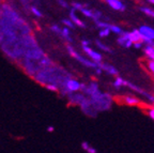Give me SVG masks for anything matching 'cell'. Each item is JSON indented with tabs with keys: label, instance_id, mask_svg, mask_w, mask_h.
<instances>
[{
	"label": "cell",
	"instance_id": "cell-1",
	"mask_svg": "<svg viewBox=\"0 0 154 153\" xmlns=\"http://www.w3.org/2000/svg\"><path fill=\"white\" fill-rule=\"evenodd\" d=\"M139 32L141 33V40L144 44L149 41H154V29L149 26H140L138 28Z\"/></svg>",
	"mask_w": 154,
	"mask_h": 153
},
{
	"label": "cell",
	"instance_id": "cell-14",
	"mask_svg": "<svg viewBox=\"0 0 154 153\" xmlns=\"http://www.w3.org/2000/svg\"><path fill=\"white\" fill-rule=\"evenodd\" d=\"M95 26L101 29V30H103V29H110L111 25L108 24V23L102 22V20H97V22H95Z\"/></svg>",
	"mask_w": 154,
	"mask_h": 153
},
{
	"label": "cell",
	"instance_id": "cell-18",
	"mask_svg": "<svg viewBox=\"0 0 154 153\" xmlns=\"http://www.w3.org/2000/svg\"><path fill=\"white\" fill-rule=\"evenodd\" d=\"M61 34H62V36H64V38L66 39L69 42H72V39H71V36H70V30H69L67 28L62 29V32H61Z\"/></svg>",
	"mask_w": 154,
	"mask_h": 153
},
{
	"label": "cell",
	"instance_id": "cell-17",
	"mask_svg": "<svg viewBox=\"0 0 154 153\" xmlns=\"http://www.w3.org/2000/svg\"><path fill=\"white\" fill-rule=\"evenodd\" d=\"M61 23H62V24H64L65 26H67V28H71V29L75 28L74 23H73L72 20H71V19H66V18H64V19H62V20H61Z\"/></svg>",
	"mask_w": 154,
	"mask_h": 153
},
{
	"label": "cell",
	"instance_id": "cell-26",
	"mask_svg": "<svg viewBox=\"0 0 154 153\" xmlns=\"http://www.w3.org/2000/svg\"><path fill=\"white\" fill-rule=\"evenodd\" d=\"M46 88H47L48 90L55 91V92H57V91H58V88L56 86H54V85H47V86H46Z\"/></svg>",
	"mask_w": 154,
	"mask_h": 153
},
{
	"label": "cell",
	"instance_id": "cell-15",
	"mask_svg": "<svg viewBox=\"0 0 154 153\" xmlns=\"http://www.w3.org/2000/svg\"><path fill=\"white\" fill-rule=\"evenodd\" d=\"M110 32H112V33H115V34H118V36H120L124 31L122 30V28H121V27L116 26V25H111V26H110Z\"/></svg>",
	"mask_w": 154,
	"mask_h": 153
},
{
	"label": "cell",
	"instance_id": "cell-11",
	"mask_svg": "<svg viewBox=\"0 0 154 153\" xmlns=\"http://www.w3.org/2000/svg\"><path fill=\"white\" fill-rule=\"evenodd\" d=\"M95 45L97 46V47H99L101 50H103V52H105V53L113 54V50L111 49L110 47H108V46H107V45H105V44H104V43H102L101 41L96 40V41H95Z\"/></svg>",
	"mask_w": 154,
	"mask_h": 153
},
{
	"label": "cell",
	"instance_id": "cell-32",
	"mask_svg": "<svg viewBox=\"0 0 154 153\" xmlns=\"http://www.w3.org/2000/svg\"><path fill=\"white\" fill-rule=\"evenodd\" d=\"M54 130H55V129H54V126H48L47 127V131L48 132H54Z\"/></svg>",
	"mask_w": 154,
	"mask_h": 153
},
{
	"label": "cell",
	"instance_id": "cell-5",
	"mask_svg": "<svg viewBox=\"0 0 154 153\" xmlns=\"http://www.w3.org/2000/svg\"><path fill=\"white\" fill-rule=\"evenodd\" d=\"M99 67L103 70L104 72H106L108 75H111V76H116L119 77V71L116 69L113 65L108 64V63H99Z\"/></svg>",
	"mask_w": 154,
	"mask_h": 153
},
{
	"label": "cell",
	"instance_id": "cell-12",
	"mask_svg": "<svg viewBox=\"0 0 154 153\" xmlns=\"http://www.w3.org/2000/svg\"><path fill=\"white\" fill-rule=\"evenodd\" d=\"M139 10L140 12H142L144 15H147V16L154 19V9H152L150 7H139Z\"/></svg>",
	"mask_w": 154,
	"mask_h": 153
},
{
	"label": "cell",
	"instance_id": "cell-2",
	"mask_svg": "<svg viewBox=\"0 0 154 153\" xmlns=\"http://www.w3.org/2000/svg\"><path fill=\"white\" fill-rule=\"evenodd\" d=\"M82 49H84V52L87 54V55L89 56L90 58H91L92 60H93V62L95 63H102V60H103V57H102V55L100 53H97V52H95V50H93L91 47H82Z\"/></svg>",
	"mask_w": 154,
	"mask_h": 153
},
{
	"label": "cell",
	"instance_id": "cell-7",
	"mask_svg": "<svg viewBox=\"0 0 154 153\" xmlns=\"http://www.w3.org/2000/svg\"><path fill=\"white\" fill-rule=\"evenodd\" d=\"M128 40H130L133 44L137 43V42H142L141 33L139 32V30H138V29H134L133 31L128 32Z\"/></svg>",
	"mask_w": 154,
	"mask_h": 153
},
{
	"label": "cell",
	"instance_id": "cell-8",
	"mask_svg": "<svg viewBox=\"0 0 154 153\" xmlns=\"http://www.w3.org/2000/svg\"><path fill=\"white\" fill-rule=\"evenodd\" d=\"M65 86H66V89L69 91H78V90H80L82 84L78 83L77 80H72V79H71V80L66 81Z\"/></svg>",
	"mask_w": 154,
	"mask_h": 153
},
{
	"label": "cell",
	"instance_id": "cell-33",
	"mask_svg": "<svg viewBox=\"0 0 154 153\" xmlns=\"http://www.w3.org/2000/svg\"><path fill=\"white\" fill-rule=\"evenodd\" d=\"M148 3H150V5H154V0H149V1H148Z\"/></svg>",
	"mask_w": 154,
	"mask_h": 153
},
{
	"label": "cell",
	"instance_id": "cell-6",
	"mask_svg": "<svg viewBox=\"0 0 154 153\" xmlns=\"http://www.w3.org/2000/svg\"><path fill=\"white\" fill-rule=\"evenodd\" d=\"M106 3L109 5L112 10L115 11H120V12H124L125 10H126V7L125 5L120 1V0H107Z\"/></svg>",
	"mask_w": 154,
	"mask_h": 153
},
{
	"label": "cell",
	"instance_id": "cell-9",
	"mask_svg": "<svg viewBox=\"0 0 154 153\" xmlns=\"http://www.w3.org/2000/svg\"><path fill=\"white\" fill-rule=\"evenodd\" d=\"M70 19L72 20L74 24H76V26L80 27V28H86V24H84V23L80 20L78 17L75 15V10L72 9L71 10V12H70Z\"/></svg>",
	"mask_w": 154,
	"mask_h": 153
},
{
	"label": "cell",
	"instance_id": "cell-22",
	"mask_svg": "<svg viewBox=\"0 0 154 153\" xmlns=\"http://www.w3.org/2000/svg\"><path fill=\"white\" fill-rule=\"evenodd\" d=\"M31 12L33 13L35 16H38V17H42V16H43V14H42V13L40 12V11H38V10L36 9L35 7H32L31 8Z\"/></svg>",
	"mask_w": 154,
	"mask_h": 153
},
{
	"label": "cell",
	"instance_id": "cell-27",
	"mask_svg": "<svg viewBox=\"0 0 154 153\" xmlns=\"http://www.w3.org/2000/svg\"><path fill=\"white\" fill-rule=\"evenodd\" d=\"M82 148L84 149V150H86V151H88V149L90 148V146H89V144L87 142V141H84L82 144Z\"/></svg>",
	"mask_w": 154,
	"mask_h": 153
},
{
	"label": "cell",
	"instance_id": "cell-23",
	"mask_svg": "<svg viewBox=\"0 0 154 153\" xmlns=\"http://www.w3.org/2000/svg\"><path fill=\"white\" fill-rule=\"evenodd\" d=\"M144 46V43L143 42H137V43H134L133 44V47L135 48V49H141L142 47Z\"/></svg>",
	"mask_w": 154,
	"mask_h": 153
},
{
	"label": "cell",
	"instance_id": "cell-24",
	"mask_svg": "<svg viewBox=\"0 0 154 153\" xmlns=\"http://www.w3.org/2000/svg\"><path fill=\"white\" fill-rule=\"evenodd\" d=\"M51 29L53 30L54 32H56V33H61V32H62V30L59 28V26H58V25H54V26H51Z\"/></svg>",
	"mask_w": 154,
	"mask_h": 153
},
{
	"label": "cell",
	"instance_id": "cell-19",
	"mask_svg": "<svg viewBox=\"0 0 154 153\" xmlns=\"http://www.w3.org/2000/svg\"><path fill=\"white\" fill-rule=\"evenodd\" d=\"M99 34L101 38H107V36L110 34V29H103V30H100Z\"/></svg>",
	"mask_w": 154,
	"mask_h": 153
},
{
	"label": "cell",
	"instance_id": "cell-13",
	"mask_svg": "<svg viewBox=\"0 0 154 153\" xmlns=\"http://www.w3.org/2000/svg\"><path fill=\"white\" fill-rule=\"evenodd\" d=\"M124 79L122 78V77H116V79H115V81H113V84H112V86H113V88L115 89H117V90H119V89L121 88V87H123L124 86Z\"/></svg>",
	"mask_w": 154,
	"mask_h": 153
},
{
	"label": "cell",
	"instance_id": "cell-4",
	"mask_svg": "<svg viewBox=\"0 0 154 153\" xmlns=\"http://www.w3.org/2000/svg\"><path fill=\"white\" fill-rule=\"evenodd\" d=\"M117 43L124 48H131L133 46V43L128 40V31H124L118 39H117Z\"/></svg>",
	"mask_w": 154,
	"mask_h": 153
},
{
	"label": "cell",
	"instance_id": "cell-16",
	"mask_svg": "<svg viewBox=\"0 0 154 153\" xmlns=\"http://www.w3.org/2000/svg\"><path fill=\"white\" fill-rule=\"evenodd\" d=\"M80 12L82 13V14L85 15V16H87V17H90V18H92L93 19V16H94V12H93V10H88V9H82Z\"/></svg>",
	"mask_w": 154,
	"mask_h": 153
},
{
	"label": "cell",
	"instance_id": "cell-28",
	"mask_svg": "<svg viewBox=\"0 0 154 153\" xmlns=\"http://www.w3.org/2000/svg\"><path fill=\"white\" fill-rule=\"evenodd\" d=\"M89 43H90L89 41H88V40H85V39L82 41V47H88V46H89Z\"/></svg>",
	"mask_w": 154,
	"mask_h": 153
},
{
	"label": "cell",
	"instance_id": "cell-29",
	"mask_svg": "<svg viewBox=\"0 0 154 153\" xmlns=\"http://www.w3.org/2000/svg\"><path fill=\"white\" fill-rule=\"evenodd\" d=\"M87 152H88V153H96V152H97V150H96L95 148H92V147H90Z\"/></svg>",
	"mask_w": 154,
	"mask_h": 153
},
{
	"label": "cell",
	"instance_id": "cell-31",
	"mask_svg": "<svg viewBox=\"0 0 154 153\" xmlns=\"http://www.w3.org/2000/svg\"><path fill=\"white\" fill-rule=\"evenodd\" d=\"M59 5H62L63 8H69V5H67V2H64V1H59Z\"/></svg>",
	"mask_w": 154,
	"mask_h": 153
},
{
	"label": "cell",
	"instance_id": "cell-10",
	"mask_svg": "<svg viewBox=\"0 0 154 153\" xmlns=\"http://www.w3.org/2000/svg\"><path fill=\"white\" fill-rule=\"evenodd\" d=\"M144 55L150 61H154V49L151 47V46H144L143 48Z\"/></svg>",
	"mask_w": 154,
	"mask_h": 153
},
{
	"label": "cell",
	"instance_id": "cell-21",
	"mask_svg": "<svg viewBox=\"0 0 154 153\" xmlns=\"http://www.w3.org/2000/svg\"><path fill=\"white\" fill-rule=\"evenodd\" d=\"M147 67H149L150 71H151V73H152V75L154 76V61H150V60H148Z\"/></svg>",
	"mask_w": 154,
	"mask_h": 153
},
{
	"label": "cell",
	"instance_id": "cell-3",
	"mask_svg": "<svg viewBox=\"0 0 154 153\" xmlns=\"http://www.w3.org/2000/svg\"><path fill=\"white\" fill-rule=\"evenodd\" d=\"M116 98H117V96H116ZM117 98L123 101V103L128 106H140V104H141V101H140L139 98H135V96L124 95V96H120V98Z\"/></svg>",
	"mask_w": 154,
	"mask_h": 153
},
{
	"label": "cell",
	"instance_id": "cell-20",
	"mask_svg": "<svg viewBox=\"0 0 154 153\" xmlns=\"http://www.w3.org/2000/svg\"><path fill=\"white\" fill-rule=\"evenodd\" d=\"M72 5L74 10H79V11H82V9H85L84 5H82V3H79V2H73Z\"/></svg>",
	"mask_w": 154,
	"mask_h": 153
},
{
	"label": "cell",
	"instance_id": "cell-30",
	"mask_svg": "<svg viewBox=\"0 0 154 153\" xmlns=\"http://www.w3.org/2000/svg\"><path fill=\"white\" fill-rule=\"evenodd\" d=\"M102 72H103V70H102L100 67H97L95 69V73H96L97 75H101V74H102Z\"/></svg>",
	"mask_w": 154,
	"mask_h": 153
},
{
	"label": "cell",
	"instance_id": "cell-25",
	"mask_svg": "<svg viewBox=\"0 0 154 153\" xmlns=\"http://www.w3.org/2000/svg\"><path fill=\"white\" fill-rule=\"evenodd\" d=\"M148 115L150 116V118H151V119L154 120V107H153V106H152V107L149 109V111H148Z\"/></svg>",
	"mask_w": 154,
	"mask_h": 153
}]
</instances>
